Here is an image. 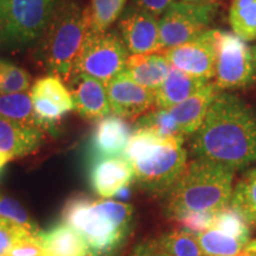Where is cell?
Listing matches in <instances>:
<instances>
[{
    "label": "cell",
    "mask_w": 256,
    "mask_h": 256,
    "mask_svg": "<svg viewBox=\"0 0 256 256\" xmlns=\"http://www.w3.org/2000/svg\"><path fill=\"white\" fill-rule=\"evenodd\" d=\"M31 75L16 64L0 60V95L28 92Z\"/></svg>",
    "instance_id": "f546056e"
},
{
    "label": "cell",
    "mask_w": 256,
    "mask_h": 256,
    "mask_svg": "<svg viewBox=\"0 0 256 256\" xmlns=\"http://www.w3.org/2000/svg\"><path fill=\"white\" fill-rule=\"evenodd\" d=\"M0 118L25 126L38 128L43 132L54 128V126L46 124L38 116L34 110L31 95L26 92L0 95Z\"/></svg>",
    "instance_id": "44dd1931"
},
{
    "label": "cell",
    "mask_w": 256,
    "mask_h": 256,
    "mask_svg": "<svg viewBox=\"0 0 256 256\" xmlns=\"http://www.w3.org/2000/svg\"><path fill=\"white\" fill-rule=\"evenodd\" d=\"M212 2H217V0H212Z\"/></svg>",
    "instance_id": "b9f144b4"
},
{
    "label": "cell",
    "mask_w": 256,
    "mask_h": 256,
    "mask_svg": "<svg viewBox=\"0 0 256 256\" xmlns=\"http://www.w3.org/2000/svg\"><path fill=\"white\" fill-rule=\"evenodd\" d=\"M170 63L162 52L130 55L126 63V72L136 83L156 92L168 78Z\"/></svg>",
    "instance_id": "d6986e66"
},
{
    "label": "cell",
    "mask_w": 256,
    "mask_h": 256,
    "mask_svg": "<svg viewBox=\"0 0 256 256\" xmlns=\"http://www.w3.org/2000/svg\"><path fill=\"white\" fill-rule=\"evenodd\" d=\"M230 206L241 214L249 226H256V168L240 178L232 190Z\"/></svg>",
    "instance_id": "603a6c76"
},
{
    "label": "cell",
    "mask_w": 256,
    "mask_h": 256,
    "mask_svg": "<svg viewBox=\"0 0 256 256\" xmlns=\"http://www.w3.org/2000/svg\"><path fill=\"white\" fill-rule=\"evenodd\" d=\"M180 2H194V4H202V2H214L212 0H180Z\"/></svg>",
    "instance_id": "f35d334b"
},
{
    "label": "cell",
    "mask_w": 256,
    "mask_h": 256,
    "mask_svg": "<svg viewBox=\"0 0 256 256\" xmlns=\"http://www.w3.org/2000/svg\"><path fill=\"white\" fill-rule=\"evenodd\" d=\"M38 235H28L19 238L10 249L8 256H46Z\"/></svg>",
    "instance_id": "4dcf8cb0"
},
{
    "label": "cell",
    "mask_w": 256,
    "mask_h": 256,
    "mask_svg": "<svg viewBox=\"0 0 256 256\" xmlns=\"http://www.w3.org/2000/svg\"><path fill=\"white\" fill-rule=\"evenodd\" d=\"M235 171L222 164L194 158L168 192L166 212L178 220L188 212L215 214L228 206Z\"/></svg>",
    "instance_id": "277c9868"
},
{
    "label": "cell",
    "mask_w": 256,
    "mask_h": 256,
    "mask_svg": "<svg viewBox=\"0 0 256 256\" xmlns=\"http://www.w3.org/2000/svg\"><path fill=\"white\" fill-rule=\"evenodd\" d=\"M197 238L204 256H238L248 244V242L216 228L197 234Z\"/></svg>",
    "instance_id": "7402d4cb"
},
{
    "label": "cell",
    "mask_w": 256,
    "mask_h": 256,
    "mask_svg": "<svg viewBox=\"0 0 256 256\" xmlns=\"http://www.w3.org/2000/svg\"><path fill=\"white\" fill-rule=\"evenodd\" d=\"M134 180L132 165L124 156L92 158L89 182L98 196L110 200Z\"/></svg>",
    "instance_id": "4fadbf2b"
},
{
    "label": "cell",
    "mask_w": 256,
    "mask_h": 256,
    "mask_svg": "<svg viewBox=\"0 0 256 256\" xmlns=\"http://www.w3.org/2000/svg\"><path fill=\"white\" fill-rule=\"evenodd\" d=\"M229 23L234 34L241 40H256V0H232Z\"/></svg>",
    "instance_id": "484cf974"
},
{
    "label": "cell",
    "mask_w": 256,
    "mask_h": 256,
    "mask_svg": "<svg viewBox=\"0 0 256 256\" xmlns=\"http://www.w3.org/2000/svg\"><path fill=\"white\" fill-rule=\"evenodd\" d=\"M119 32L130 55L162 52L159 18L134 4L121 14Z\"/></svg>",
    "instance_id": "7c38bea8"
},
{
    "label": "cell",
    "mask_w": 256,
    "mask_h": 256,
    "mask_svg": "<svg viewBox=\"0 0 256 256\" xmlns=\"http://www.w3.org/2000/svg\"><path fill=\"white\" fill-rule=\"evenodd\" d=\"M24 230L0 220V256H8L10 249L19 238L28 236Z\"/></svg>",
    "instance_id": "d6a6232c"
},
{
    "label": "cell",
    "mask_w": 256,
    "mask_h": 256,
    "mask_svg": "<svg viewBox=\"0 0 256 256\" xmlns=\"http://www.w3.org/2000/svg\"><path fill=\"white\" fill-rule=\"evenodd\" d=\"M88 32L86 8L82 10L75 0H60L36 43L34 57L37 64L49 75L68 82Z\"/></svg>",
    "instance_id": "5b68a950"
},
{
    "label": "cell",
    "mask_w": 256,
    "mask_h": 256,
    "mask_svg": "<svg viewBox=\"0 0 256 256\" xmlns=\"http://www.w3.org/2000/svg\"><path fill=\"white\" fill-rule=\"evenodd\" d=\"M216 10V2L194 4L174 0L159 17L162 52L182 46L210 30Z\"/></svg>",
    "instance_id": "ba28073f"
},
{
    "label": "cell",
    "mask_w": 256,
    "mask_h": 256,
    "mask_svg": "<svg viewBox=\"0 0 256 256\" xmlns=\"http://www.w3.org/2000/svg\"><path fill=\"white\" fill-rule=\"evenodd\" d=\"M74 110L89 120H100L112 114L107 88L101 81L86 74H74L69 78Z\"/></svg>",
    "instance_id": "5bb4252c"
},
{
    "label": "cell",
    "mask_w": 256,
    "mask_h": 256,
    "mask_svg": "<svg viewBox=\"0 0 256 256\" xmlns=\"http://www.w3.org/2000/svg\"><path fill=\"white\" fill-rule=\"evenodd\" d=\"M32 98H40L46 104L57 106L68 113L74 110V104L69 89L66 87L63 80L57 76H46L37 80L30 92Z\"/></svg>",
    "instance_id": "d4e9b609"
},
{
    "label": "cell",
    "mask_w": 256,
    "mask_h": 256,
    "mask_svg": "<svg viewBox=\"0 0 256 256\" xmlns=\"http://www.w3.org/2000/svg\"><path fill=\"white\" fill-rule=\"evenodd\" d=\"M46 256H88L86 243L72 226L60 223L48 232H40Z\"/></svg>",
    "instance_id": "ffe728a7"
},
{
    "label": "cell",
    "mask_w": 256,
    "mask_h": 256,
    "mask_svg": "<svg viewBox=\"0 0 256 256\" xmlns=\"http://www.w3.org/2000/svg\"><path fill=\"white\" fill-rule=\"evenodd\" d=\"M211 228L222 230V232L230 234V235L241 238L246 242L250 241L249 240V238H250L249 223L230 204L228 206L223 208V209L215 212Z\"/></svg>",
    "instance_id": "83f0119b"
},
{
    "label": "cell",
    "mask_w": 256,
    "mask_h": 256,
    "mask_svg": "<svg viewBox=\"0 0 256 256\" xmlns=\"http://www.w3.org/2000/svg\"><path fill=\"white\" fill-rule=\"evenodd\" d=\"M43 140V130L0 118V152L19 158L36 152Z\"/></svg>",
    "instance_id": "e0dca14e"
},
{
    "label": "cell",
    "mask_w": 256,
    "mask_h": 256,
    "mask_svg": "<svg viewBox=\"0 0 256 256\" xmlns=\"http://www.w3.org/2000/svg\"><path fill=\"white\" fill-rule=\"evenodd\" d=\"M209 82L171 66L168 78L156 90V108L166 110L182 104Z\"/></svg>",
    "instance_id": "ac0fdd59"
},
{
    "label": "cell",
    "mask_w": 256,
    "mask_h": 256,
    "mask_svg": "<svg viewBox=\"0 0 256 256\" xmlns=\"http://www.w3.org/2000/svg\"><path fill=\"white\" fill-rule=\"evenodd\" d=\"M158 249L170 256H204L197 235L186 230H174L159 240Z\"/></svg>",
    "instance_id": "4316f807"
},
{
    "label": "cell",
    "mask_w": 256,
    "mask_h": 256,
    "mask_svg": "<svg viewBox=\"0 0 256 256\" xmlns=\"http://www.w3.org/2000/svg\"><path fill=\"white\" fill-rule=\"evenodd\" d=\"M214 215L215 214L212 212H188L176 220L185 228L186 232H196L197 235L212 226Z\"/></svg>",
    "instance_id": "1f68e13d"
},
{
    "label": "cell",
    "mask_w": 256,
    "mask_h": 256,
    "mask_svg": "<svg viewBox=\"0 0 256 256\" xmlns=\"http://www.w3.org/2000/svg\"><path fill=\"white\" fill-rule=\"evenodd\" d=\"M190 153L234 171L256 164L255 110L238 96L220 92L190 136Z\"/></svg>",
    "instance_id": "6da1fadb"
},
{
    "label": "cell",
    "mask_w": 256,
    "mask_h": 256,
    "mask_svg": "<svg viewBox=\"0 0 256 256\" xmlns=\"http://www.w3.org/2000/svg\"><path fill=\"white\" fill-rule=\"evenodd\" d=\"M132 256H150V244L138 246Z\"/></svg>",
    "instance_id": "e575fe53"
},
{
    "label": "cell",
    "mask_w": 256,
    "mask_h": 256,
    "mask_svg": "<svg viewBox=\"0 0 256 256\" xmlns=\"http://www.w3.org/2000/svg\"><path fill=\"white\" fill-rule=\"evenodd\" d=\"M220 92L215 83L210 81L182 104L166 108L168 119L174 124L179 136L186 139L196 132L203 122L211 102Z\"/></svg>",
    "instance_id": "9a60e30c"
},
{
    "label": "cell",
    "mask_w": 256,
    "mask_h": 256,
    "mask_svg": "<svg viewBox=\"0 0 256 256\" xmlns=\"http://www.w3.org/2000/svg\"><path fill=\"white\" fill-rule=\"evenodd\" d=\"M127 0H92L86 8L89 31L106 32L124 11Z\"/></svg>",
    "instance_id": "cb8c5ba5"
},
{
    "label": "cell",
    "mask_w": 256,
    "mask_h": 256,
    "mask_svg": "<svg viewBox=\"0 0 256 256\" xmlns=\"http://www.w3.org/2000/svg\"><path fill=\"white\" fill-rule=\"evenodd\" d=\"M14 158H12L11 156L6 154V153L4 152H0V171H2V168L8 164V162H10V160H12Z\"/></svg>",
    "instance_id": "74e56055"
},
{
    "label": "cell",
    "mask_w": 256,
    "mask_h": 256,
    "mask_svg": "<svg viewBox=\"0 0 256 256\" xmlns=\"http://www.w3.org/2000/svg\"><path fill=\"white\" fill-rule=\"evenodd\" d=\"M184 142L151 128L136 127L124 152L133 168L134 180L153 194H168L188 165Z\"/></svg>",
    "instance_id": "3957f363"
},
{
    "label": "cell",
    "mask_w": 256,
    "mask_h": 256,
    "mask_svg": "<svg viewBox=\"0 0 256 256\" xmlns=\"http://www.w3.org/2000/svg\"><path fill=\"white\" fill-rule=\"evenodd\" d=\"M238 256H252V255H250V254H248L247 252H242L241 254H238Z\"/></svg>",
    "instance_id": "60d3db41"
},
{
    "label": "cell",
    "mask_w": 256,
    "mask_h": 256,
    "mask_svg": "<svg viewBox=\"0 0 256 256\" xmlns=\"http://www.w3.org/2000/svg\"><path fill=\"white\" fill-rule=\"evenodd\" d=\"M133 206L113 200L75 197L63 210L64 223L78 232L88 256H116L133 226Z\"/></svg>",
    "instance_id": "7a4b0ae2"
},
{
    "label": "cell",
    "mask_w": 256,
    "mask_h": 256,
    "mask_svg": "<svg viewBox=\"0 0 256 256\" xmlns=\"http://www.w3.org/2000/svg\"><path fill=\"white\" fill-rule=\"evenodd\" d=\"M60 0H2L0 43L23 49L40 40Z\"/></svg>",
    "instance_id": "8992f818"
},
{
    "label": "cell",
    "mask_w": 256,
    "mask_h": 256,
    "mask_svg": "<svg viewBox=\"0 0 256 256\" xmlns=\"http://www.w3.org/2000/svg\"><path fill=\"white\" fill-rule=\"evenodd\" d=\"M162 54L174 68L211 81L215 78L216 30L210 28L200 36Z\"/></svg>",
    "instance_id": "30bf717a"
},
{
    "label": "cell",
    "mask_w": 256,
    "mask_h": 256,
    "mask_svg": "<svg viewBox=\"0 0 256 256\" xmlns=\"http://www.w3.org/2000/svg\"><path fill=\"white\" fill-rule=\"evenodd\" d=\"M130 52L116 31H89L74 66V74L86 75L107 84L126 68Z\"/></svg>",
    "instance_id": "52a82bcc"
},
{
    "label": "cell",
    "mask_w": 256,
    "mask_h": 256,
    "mask_svg": "<svg viewBox=\"0 0 256 256\" xmlns=\"http://www.w3.org/2000/svg\"><path fill=\"white\" fill-rule=\"evenodd\" d=\"M133 2L134 5L139 8L145 10L148 14L159 18L174 0H133Z\"/></svg>",
    "instance_id": "836d02e7"
},
{
    "label": "cell",
    "mask_w": 256,
    "mask_h": 256,
    "mask_svg": "<svg viewBox=\"0 0 256 256\" xmlns=\"http://www.w3.org/2000/svg\"><path fill=\"white\" fill-rule=\"evenodd\" d=\"M0 220L24 230L30 235H38L40 232L26 210L14 198L2 194H0Z\"/></svg>",
    "instance_id": "f1b7e54d"
},
{
    "label": "cell",
    "mask_w": 256,
    "mask_h": 256,
    "mask_svg": "<svg viewBox=\"0 0 256 256\" xmlns=\"http://www.w3.org/2000/svg\"><path fill=\"white\" fill-rule=\"evenodd\" d=\"M0 4H2V0H0Z\"/></svg>",
    "instance_id": "7bdbcfd3"
},
{
    "label": "cell",
    "mask_w": 256,
    "mask_h": 256,
    "mask_svg": "<svg viewBox=\"0 0 256 256\" xmlns=\"http://www.w3.org/2000/svg\"><path fill=\"white\" fill-rule=\"evenodd\" d=\"M214 83L220 92L243 89L256 78L252 50L232 32L216 30V62Z\"/></svg>",
    "instance_id": "9c48e42d"
},
{
    "label": "cell",
    "mask_w": 256,
    "mask_h": 256,
    "mask_svg": "<svg viewBox=\"0 0 256 256\" xmlns=\"http://www.w3.org/2000/svg\"><path fill=\"white\" fill-rule=\"evenodd\" d=\"M150 256H170V255L160 250V249H158V247H156V244L153 243V244H150Z\"/></svg>",
    "instance_id": "d590c367"
},
{
    "label": "cell",
    "mask_w": 256,
    "mask_h": 256,
    "mask_svg": "<svg viewBox=\"0 0 256 256\" xmlns=\"http://www.w3.org/2000/svg\"><path fill=\"white\" fill-rule=\"evenodd\" d=\"M244 252H247L252 256H256V240L248 242V244L244 248Z\"/></svg>",
    "instance_id": "8d00e7d4"
},
{
    "label": "cell",
    "mask_w": 256,
    "mask_h": 256,
    "mask_svg": "<svg viewBox=\"0 0 256 256\" xmlns=\"http://www.w3.org/2000/svg\"><path fill=\"white\" fill-rule=\"evenodd\" d=\"M112 114L124 120H134L156 108V92L136 83L121 72L106 84Z\"/></svg>",
    "instance_id": "8fae6325"
},
{
    "label": "cell",
    "mask_w": 256,
    "mask_h": 256,
    "mask_svg": "<svg viewBox=\"0 0 256 256\" xmlns=\"http://www.w3.org/2000/svg\"><path fill=\"white\" fill-rule=\"evenodd\" d=\"M252 57H254V62H255V66H256V46L252 48Z\"/></svg>",
    "instance_id": "ab89813d"
},
{
    "label": "cell",
    "mask_w": 256,
    "mask_h": 256,
    "mask_svg": "<svg viewBox=\"0 0 256 256\" xmlns=\"http://www.w3.org/2000/svg\"><path fill=\"white\" fill-rule=\"evenodd\" d=\"M132 132L122 118L110 114L98 121L90 140L92 158L124 156Z\"/></svg>",
    "instance_id": "2e32d148"
}]
</instances>
